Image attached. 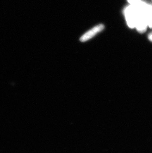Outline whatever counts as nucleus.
Masks as SVG:
<instances>
[{
    "label": "nucleus",
    "instance_id": "obj_6",
    "mask_svg": "<svg viewBox=\"0 0 152 153\" xmlns=\"http://www.w3.org/2000/svg\"><path fill=\"white\" fill-rule=\"evenodd\" d=\"M148 39L151 42H152V32L148 36Z\"/></svg>",
    "mask_w": 152,
    "mask_h": 153
},
{
    "label": "nucleus",
    "instance_id": "obj_1",
    "mask_svg": "<svg viewBox=\"0 0 152 153\" xmlns=\"http://www.w3.org/2000/svg\"><path fill=\"white\" fill-rule=\"evenodd\" d=\"M152 6L142 1L138 3V12L135 28L139 33H144L148 27L150 13Z\"/></svg>",
    "mask_w": 152,
    "mask_h": 153
},
{
    "label": "nucleus",
    "instance_id": "obj_2",
    "mask_svg": "<svg viewBox=\"0 0 152 153\" xmlns=\"http://www.w3.org/2000/svg\"><path fill=\"white\" fill-rule=\"evenodd\" d=\"M138 12V3L129 4L124 10V15L128 26L131 28H135Z\"/></svg>",
    "mask_w": 152,
    "mask_h": 153
},
{
    "label": "nucleus",
    "instance_id": "obj_4",
    "mask_svg": "<svg viewBox=\"0 0 152 153\" xmlns=\"http://www.w3.org/2000/svg\"><path fill=\"white\" fill-rule=\"evenodd\" d=\"M148 27L150 28H152V9H151V12H150V13Z\"/></svg>",
    "mask_w": 152,
    "mask_h": 153
},
{
    "label": "nucleus",
    "instance_id": "obj_3",
    "mask_svg": "<svg viewBox=\"0 0 152 153\" xmlns=\"http://www.w3.org/2000/svg\"><path fill=\"white\" fill-rule=\"evenodd\" d=\"M104 29V25H102V24H100V25H98L97 26H95L93 28L91 29L90 30L84 34L80 37V41L82 42H84L89 40V39L93 38L97 34L100 32L101 31H102Z\"/></svg>",
    "mask_w": 152,
    "mask_h": 153
},
{
    "label": "nucleus",
    "instance_id": "obj_5",
    "mask_svg": "<svg viewBox=\"0 0 152 153\" xmlns=\"http://www.w3.org/2000/svg\"><path fill=\"white\" fill-rule=\"evenodd\" d=\"M128 3L129 4H137V3H140L142 1V0H127Z\"/></svg>",
    "mask_w": 152,
    "mask_h": 153
}]
</instances>
